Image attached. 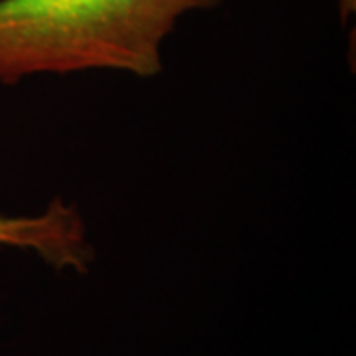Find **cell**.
<instances>
[{
    "label": "cell",
    "mask_w": 356,
    "mask_h": 356,
    "mask_svg": "<svg viewBox=\"0 0 356 356\" xmlns=\"http://www.w3.org/2000/svg\"><path fill=\"white\" fill-rule=\"evenodd\" d=\"M226 0H0V83L93 70L153 77L191 13Z\"/></svg>",
    "instance_id": "cell-1"
},
{
    "label": "cell",
    "mask_w": 356,
    "mask_h": 356,
    "mask_svg": "<svg viewBox=\"0 0 356 356\" xmlns=\"http://www.w3.org/2000/svg\"><path fill=\"white\" fill-rule=\"evenodd\" d=\"M0 248L30 252L56 269L74 271H86L95 257L81 212L62 198L36 214H0Z\"/></svg>",
    "instance_id": "cell-2"
},
{
    "label": "cell",
    "mask_w": 356,
    "mask_h": 356,
    "mask_svg": "<svg viewBox=\"0 0 356 356\" xmlns=\"http://www.w3.org/2000/svg\"><path fill=\"white\" fill-rule=\"evenodd\" d=\"M356 10V0H339V13L343 20H348Z\"/></svg>",
    "instance_id": "cell-3"
}]
</instances>
